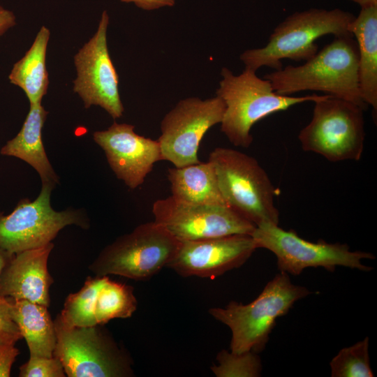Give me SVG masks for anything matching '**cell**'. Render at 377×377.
Instances as JSON below:
<instances>
[{
    "instance_id": "27",
    "label": "cell",
    "mask_w": 377,
    "mask_h": 377,
    "mask_svg": "<svg viewBox=\"0 0 377 377\" xmlns=\"http://www.w3.org/2000/svg\"><path fill=\"white\" fill-rule=\"evenodd\" d=\"M22 338L20 333L0 330V377L10 376L12 366L20 354L15 343Z\"/></svg>"
},
{
    "instance_id": "23",
    "label": "cell",
    "mask_w": 377,
    "mask_h": 377,
    "mask_svg": "<svg viewBox=\"0 0 377 377\" xmlns=\"http://www.w3.org/2000/svg\"><path fill=\"white\" fill-rule=\"evenodd\" d=\"M137 304L132 286L113 281L108 276L96 299V323L104 325L112 319L129 318L136 310Z\"/></svg>"
},
{
    "instance_id": "25",
    "label": "cell",
    "mask_w": 377,
    "mask_h": 377,
    "mask_svg": "<svg viewBox=\"0 0 377 377\" xmlns=\"http://www.w3.org/2000/svg\"><path fill=\"white\" fill-rule=\"evenodd\" d=\"M216 360L218 364L211 370L217 377H256L262 370L259 357L251 351L234 353L223 350L218 353Z\"/></svg>"
},
{
    "instance_id": "9",
    "label": "cell",
    "mask_w": 377,
    "mask_h": 377,
    "mask_svg": "<svg viewBox=\"0 0 377 377\" xmlns=\"http://www.w3.org/2000/svg\"><path fill=\"white\" fill-rule=\"evenodd\" d=\"M54 188L42 184L34 200H20L8 215L0 210V249L14 255L52 242L67 226L89 228V220L81 209L56 211L52 207L50 196Z\"/></svg>"
},
{
    "instance_id": "3",
    "label": "cell",
    "mask_w": 377,
    "mask_h": 377,
    "mask_svg": "<svg viewBox=\"0 0 377 377\" xmlns=\"http://www.w3.org/2000/svg\"><path fill=\"white\" fill-rule=\"evenodd\" d=\"M355 15L340 8H310L295 12L281 22L262 47L245 50L240 60L254 71L263 66L274 71L283 68L282 60L307 61L318 51L316 40L325 35L351 34L348 25Z\"/></svg>"
},
{
    "instance_id": "5",
    "label": "cell",
    "mask_w": 377,
    "mask_h": 377,
    "mask_svg": "<svg viewBox=\"0 0 377 377\" xmlns=\"http://www.w3.org/2000/svg\"><path fill=\"white\" fill-rule=\"evenodd\" d=\"M226 205L258 226L279 225V212L274 198L279 190L258 161L240 151L216 147L209 156Z\"/></svg>"
},
{
    "instance_id": "2",
    "label": "cell",
    "mask_w": 377,
    "mask_h": 377,
    "mask_svg": "<svg viewBox=\"0 0 377 377\" xmlns=\"http://www.w3.org/2000/svg\"><path fill=\"white\" fill-rule=\"evenodd\" d=\"M221 75L222 79L216 92L226 105L221 131L235 147H249L253 139L251 133L253 126L265 117L297 104L314 102L326 95L279 94L269 80L259 77L256 71L248 68L235 75L223 67Z\"/></svg>"
},
{
    "instance_id": "18",
    "label": "cell",
    "mask_w": 377,
    "mask_h": 377,
    "mask_svg": "<svg viewBox=\"0 0 377 377\" xmlns=\"http://www.w3.org/2000/svg\"><path fill=\"white\" fill-rule=\"evenodd\" d=\"M358 49V80L362 101L377 111V6L362 8L348 25Z\"/></svg>"
},
{
    "instance_id": "26",
    "label": "cell",
    "mask_w": 377,
    "mask_h": 377,
    "mask_svg": "<svg viewBox=\"0 0 377 377\" xmlns=\"http://www.w3.org/2000/svg\"><path fill=\"white\" fill-rule=\"evenodd\" d=\"M66 373L61 362L55 357H31L20 366V377H65Z\"/></svg>"
},
{
    "instance_id": "30",
    "label": "cell",
    "mask_w": 377,
    "mask_h": 377,
    "mask_svg": "<svg viewBox=\"0 0 377 377\" xmlns=\"http://www.w3.org/2000/svg\"><path fill=\"white\" fill-rule=\"evenodd\" d=\"M16 24L15 14L0 4V37Z\"/></svg>"
},
{
    "instance_id": "21",
    "label": "cell",
    "mask_w": 377,
    "mask_h": 377,
    "mask_svg": "<svg viewBox=\"0 0 377 377\" xmlns=\"http://www.w3.org/2000/svg\"><path fill=\"white\" fill-rule=\"evenodd\" d=\"M50 35V30L41 27L30 48L14 64L8 75L10 82L23 90L30 104L40 103L47 91L45 60Z\"/></svg>"
},
{
    "instance_id": "19",
    "label": "cell",
    "mask_w": 377,
    "mask_h": 377,
    "mask_svg": "<svg viewBox=\"0 0 377 377\" xmlns=\"http://www.w3.org/2000/svg\"><path fill=\"white\" fill-rule=\"evenodd\" d=\"M3 298L11 320L27 341L29 357H53L57 337L48 307L26 300Z\"/></svg>"
},
{
    "instance_id": "12",
    "label": "cell",
    "mask_w": 377,
    "mask_h": 377,
    "mask_svg": "<svg viewBox=\"0 0 377 377\" xmlns=\"http://www.w3.org/2000/svg\"><path fill=\"white\" fill-rule=\"evenodd\" d=\"M154 221L179 242L251 235L256 226L227 205L191 204L169 196L154 202Z\"/></svg>"
},
{
    "instance_id": "17",
    "label": "cell",
    "mask_w": 377,
    "mask_h": 377,
    "mask_svg": "<svg viewBox=\"0 0 377 377\" xmlns=\"http://www.w3.org/2000/svg\"><path fill=\"white\" fill-rule=\"evenodd\" d=\"M47 114L41 103L30 104L20 131L1 147L0 153L27 163L38 172L42 184L54 187L59 182V177L47 158L42 138Z\"/></svg>"
},
{
    "instance_id": "8",
    "label": "cell",
    "mask_w": 377,
    "mask_h": 377,
    "mask_svg": "<svg viewBox=\"0 0 377 377\" xmlns=\"http://www.w3.org/2000/svg\"><path fill=\"white\" fill-rule=\"evenodd\" d=\"M179 243L154 221L147 222L106 246L89 269L97 276L115 274L145 280L167 267Z\"/></svg>"
},
{
    "instance_id": "6",
    "label": "cell",
    "mask_w": 377,
    "mask_h": 377,
    "mask_svg": "<svg viewBox=\"0 0 377 377\" xmlns=\"http://www.w3.org/2000/svg\"><path fill=\"white\" fill-rule=\"evenodd\" d=\"M312 117L298 135L302 149L331 162L359 161L364 145V110L325 95L316 101Z\"/></svg>"
},
{
    "instance_id": "32",
    "label": "cell",
    "mask_w": 377,
    "mask_h": 377,
    "mask_svg": "<svg viewBox=\"0 0 377 377\" xmlns=\"http://www.w3.org/2000/svg\"><path fill=\"white\" fill-rule=\"evenodd\" d=\"M358 4L361 8L372 6H377V0H350Z\"/></svg>"
},
{
    "instance_id": "13",
    "label": "cell",
    "mask_w": 377,
    "mask_h": 377,
    "mask_svg": "<svg viewBox=\"0 0 377 377\" xmlns=\"http://www.w3.org/2000/svg\"><path fill=\"white\" fill-rule=\"evenodd\" d=\"M108 24L109 15L104 10L95 34L75 55L77 77L73 91L85 108L98 105L116 119L122 117L124 108L119 93L118 74L108 48Z\"/></svg>"
},
{
    "instance_id": "4",
    "label": "cell",
    "mask_w": 377,
    "mask_h": 377,
    "mask_svg": "<svg viewBox=\"0 0 377 377\" xmlns=\"http://www.w3.org/2000/svg\"><path fill=\"white\" fill-rule=\"evenodd\" d=\"M311 293L306 287L293 283L287 273L280 272L251 302L232 301L223 308H211L209 313L230 329L231 352L258 353L268 342L276 319Z\"/></svg>"
},
{
    "instance_id": "7",
    "label": "cell",
    "mask_w": 377,
    "mask_h": 377,
    "mask_svg": "<svg viewBox=\"0 0 377 377\" xmlns=\"http://www.w3.org/2000/svg\"><path fill=\"white\" fill-rule=\"evenodd\" d=\"M53 356L68 377L133 376V361L102 325L68 327L57 316Z\"/></svg>"
},
{
    "instance_id": "20",
    "label": "cell",
    "mask_w": 377,
    "mask_h": 377,
    "mask_svg": "<svg viewBox=\"0 0 377 377\" xmlns=\"http://www.w3.org/2000/svg\"><path fill=\"white\" fill-rule=\"evenodd\" d=\"M168 179L174 199L191 204L227 205L219 190L215 168L207 162L170 168ZM228 206V205H227Z\"/></svg>"
},
{
    "instance_id": "29",
    "label": "cell",
    "mask_w": 377,
    "mask_h": 377,
    "mask_svg": "<svg viewBox=\"0 0 377 377\" xmlns=\"http://www.w3.org/2000/svg\"><path fill=\"white\" fill-rule=\"evenodd\" d=\"M124 3H133L137 7L146 10H152L165 6H173L176 0H119Z\"/></svg>"
},
{
    "instance_id": "16",
    "label": "cell",
    "mask_w": 377,
    "mask_h": 377,
    "mask_svg": "<svg viewBox=\"0 0 377 377\" xmlns=\"http://www.w3.org/2000/svg\"><path fill=\"white\" fill-rule=\"evenodd\" d=\"M52 242L11 256L0 274V298L26 300L49 307L54 282L47 269Z\"/></svg>"
},
{
    "instance_id": "10",
    "label": "cell",
    "mask_w": 377,
    "mask_h": 377,
    "mask_svg": "<svg viewBox=\"0 0 377 377\" xmlns=\"http://www.w3.org/2000/svg\"><path fill=\"white\" fill-rule=\"evenodd\" d=\"M251 237L257 249H266L276 256L278 269L288 274L299 275L306 268L319 267L329 272H334L337 266L369 271L372 267L363 265L362 260L375 258L371 253L351 251L346 244L307 241L295 231L272 223L256 226Z\"/></svg>"
},
{
    "instance_id": "22",
    "label": "cell",
    "mask_w": 377,
    "mask_h": 377,
    "mask_svg": "<svg viewBox=\"0 0 377 377\" xmlns=\"http://www.w3.org/2000/svg\"><path fill=\"white\" fill-rule=\"evenodd\" d=\"M108 276L87 278L81 289L66 298L64 308L57 316L68 327H89L97 325L95 308L98 293Z\"/></svg>"
},
{
    "instance_id": "11",
    "label": "cell",
    "mask_w": 377,
    "mask_h": 377,
    "mask_svg": "<svg viewBox=\"0 0 377 377\" xmlns=\"http://www.w3.org/2000/svg\"><path fill=\"white\" fill-rule=\"evenodd\" d=\"M223 100L216 96L205 100H180L161 121L158 138L163 161L180 168L198 163V151L205 133L220 124L225 112Z\"/></svg>"
},
{
    "instance_id": "1",
    "label": "cell",
    "mask_w": 377,
    "mask_h": 377,
    "mask_svg": "<svg viewBox=\"0 0 377 377\" xmlns=\"http://www.w3.org/2000/svg\"><path fill=\"white\" fill-rule=\"evenodd\" d=\"M273 89L290 96L304 91H320L352 102L364 110L358 80V49L352 34L334 37L301 66L288 65L267 73Z\"/></svg>"
},
{
    "instance_id": "24",
    "label": "cell",
    "mask_w": 377,
    "mask_h": 377,
    "mask_svg": "<svg viewBox=\"0 0 377 377\" xmlns=\"http://www.w3.org/2000/svg\"><path fill=\"white\" fill-rule=\"evenodd\" d=\"M366 337L353 346L342 348L330 363L332 377H373Z\"/></svg>"
},
{
    "instance_id": "31",
    "label": "cell",
    "mask_w": 377,
    "mask_h": 377,
    "mask_svg": "<svg viewBox=\"0 0 377 377\" xmlns=\"http://www.w3.org/2000/svg\"><path fill=\"white\" fill-rule=\"evenodd\" d=\"M13 255L0 249V274Z\"/></svg>"
},
{
    "instance_id": "15",
    "label": "cell",
    "mask_w": 377,
    "mask_h": 377,
    "mask_svg": "<svg viewBox=\"0 0 377 377\" xmlns=\"http://www.w3.org/2000/svg\"><path fill=\"white\" fill-rule=\"evenodd\" d=\"M134 128L114 121L108 129L93 133L117 178L132 190L145 182L156 162L163 161L158 140L140 135Z\"/></svg>"
},
{
    "instance_id": "14",
    "label": "cell",
    "mask_w": 377,
    "mask_h": 377,
    "mask_svg": "<svg viewBox=\"0 0 377 377\" xmlns=\"http://www.w3.org/2000/svg\"><path fill=\"white\" fill-rule=\"evenodd\" d=\"M256 249L249 235L180 242L167 267L182 276L214 279L241 267Z\"/></svg>"
},
{
    "instance_id": "28",
    "label": "cell",
    "mask_w": 377,
    "mask_h": 377,
    "mask_svg": "<svg viewBox=\"0 0 377 377\" xmlns=\"http://www.w3.org/2000/svg\"><path fill=\"white\" fill-rule=\"evenodd\" d=\"M0 330L20 333L17 325L11 320L9 316L5 298H0Z\"/></svg>"
}]
</instances>
